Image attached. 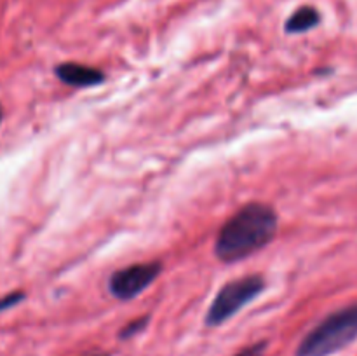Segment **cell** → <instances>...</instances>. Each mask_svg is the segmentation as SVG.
<instances>
[{"instance_id": "obj_1", "label": "cell", "mask_w": 357, "mask_h": 356, "mask_svg": "<svg viewBox=\"0 0 357 356\" xmlns=\"http://www.w3.org/2000/svg\"><path fill=\"white\" fill-rule=\"evenodd\" d=\"M278 227V212L271 205L248 202L218 230L215 241L216 258L234 264L251 257L274 241Z\"/></svg>"}, {"instance_id": "obj_2", "label": "cell", "mask_w": 357, "mask_h": 356, "mask_svg": "<svg viewBox=\"0 0 357 356\" xmlns=\"http://www.w3.org/2000/svg\"><path fill=\"white\" fill-rule=\"evenodd\" d=\"M357 339V304L324 318L303 337L295 356H331Z\"/></svg>"}, {"instance_id": "obj_3", "label": "cell", "mask_w": 357, "mask_h": 356, "mask_svg": "<svg viewBox=\"0 0 357 356\" xmlns=\"http://www.w3.org/2000/svg\"><path fill=\"white\" fill-rule=\"evenodd\" d=\"M265 286H267V281L261 274L243 276V278L229 281L220 288V292L213 299L204 316V323L211 328L227 323L248 304L253 302L260 293H264Z\"/></svg>"}, {"instance_id": "obj_4", "label": "cell", "mask_w": 357, "mask_h": 356, "mask_svg": "<svg viewBox=\"0 0 357 356\" xmlns=\"http://www.w3.org/2000/svg\"><path fill=\"white\" fill-rule=\"evenodd\" d=\"M162 272V262H142L119 269L108 279V292L117 300H131L142 295Z\"/></svg>"}, {"instance_id": "obj_5", "label": "cell", "mask_w": 357, "mask_h": 356, "mask_svg": "<svg viewBox=\"0 0 357 356\" xmlns=\"http://www.w3.org/2000/svg\"><path fill=\"white\" fill-rule=\"evenodd\" d=\"M54 75L63 84L72 87H93L100 86L107 80V75L101 70L89 65H80V63H59L54 68Z\"/></svg>"}, {"instance_id": "obj_6", "label": "cell", "mask_w": 357, "mask_h": 356, "mask_svg": "<svg viewBox=\"0 0 357 356\" xmlns=\"http://www.w3.org/2000/svg\"><path fill=\"white\" fill-rule=\"evenodd\" d=\"M321 21V14L316 7H300L296 9L291 16L288 17L284 24L286 34H305V31L312 30L319 24Z\"/></svg>"}, {"instance_id": "obj_7", "label": "cell", "mask_w": 357, "mask_h": 356, "mask_svg": "<svg viewBox=\"0 0 357 356\" xmlns=\"http://www.w3.org/2000/svg\"><path fill=\"white\" fill-rule=\"evenodd\" d=\"M149 321H150V316L136 318V320H132L131 323H128L124 328H122L121 334H119V337H121V339L135 337L136 334H139V332L145 330V327L149 325Z\"/></svg>"}, {"instance_id": "obj_8", "label": "cell", "mask_w": 357, "mask_h": 356, "mask_svg": "<svg viewBox=\"0 0 357 356\" xmlns=\"http://www.w3.org/2000/svg\"><path fill=\"white\" fill-rule=\"evenodd\" d=\"M24 299H26V293H24V292L7 293L6 297H2V299H0V311L10 309V307L17 306V304H20L21 300H24Z\"/></svg>"}, {"instance_id": "obj_9", "label": "cell", "mask_w": 357, "mask_h": 356, "mask_svg": "<svg viewBox=\"0 0 357 356\" xmlns=\"http://www.w3.org/2000/svg\"><path fill=\"white\" fill-rule=\"evenodd\" d=\"M267 346H268L267 341L255 342V344L248 346V348H244L243 351L237 353L236 356H264L265 351H267Z\"/></svg>"}, {"instance_id": "obj_10", "label": "cell", "mask_w": 357, "mask_h": 356, "mask_svg": "<svg viewBox=\"0 0 357 356\" xmlns=\"http://www.w3.org/2000/svg\"><path fill=\"white\" fill-rule=\"evenodd\" d=\"M0 121H2V108H0Z\"/></svg>"}, {"instance_id": "obj_11", "label": "cell", "mask_w": 357, "mask_h": 356, "mask_svg": "<svg viewBox=\"0 0 357 356\" xmlns=\"http://www.w3.org/2000/svg\"><path fill=\"white\" fill-rule=\"evenodd\" d=\"M89 356H105V355H89Z\"/></svg>"}]
</instances>
